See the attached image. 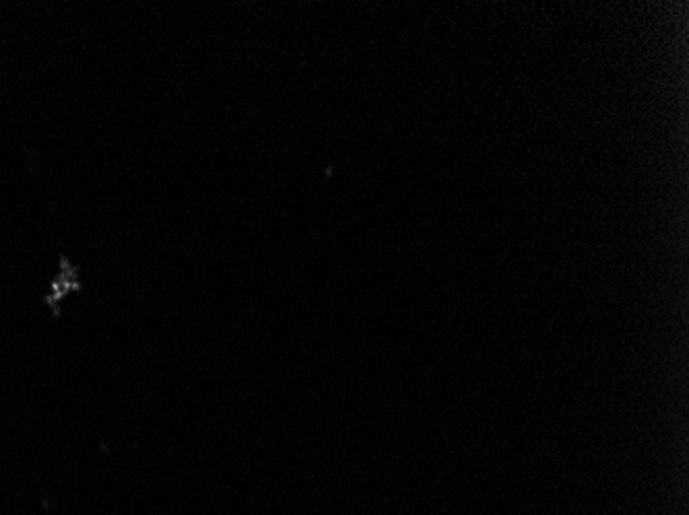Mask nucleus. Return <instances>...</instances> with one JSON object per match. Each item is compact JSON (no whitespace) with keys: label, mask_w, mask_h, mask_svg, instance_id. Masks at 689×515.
<instances>
[{"label":"nucleus","mask_w":689,"mask_h":515,"mask_svg":"<svg viewBox=\"0 0 689 515\" xmlns=\"http://www.w3.org/2000/svg\"><path fill=\"white\" fill-rule=\"evenodd\" d=\"M81 289V281H79V268L75 267L67 256L63 254L60 256V265H58V272L54 277V281L51 284V295L46 298V303L54 310V314H58V303L65 300L70 293L79 291Z\"/></svg>","instance_id":"1"}]
</instances>
